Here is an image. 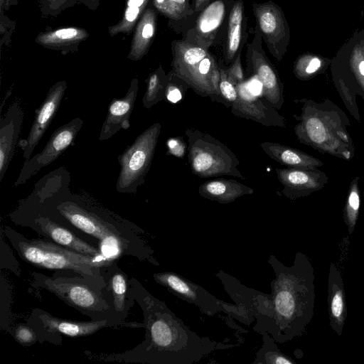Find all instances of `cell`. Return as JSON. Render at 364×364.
I'll return each instance as SVG.
<instances>
[{
	"mask_svg": "<svg viewBox=\"0 0 364 364\" xmlns=\"http://www.w3.org/2000/svg\"><path fill=\"white\" fill-rule=\"evenodd\" d=\"M70 176L60 166L43 176L10 215L37 213L66 227L97 247L107 258L133 257L159 266L144 230L85 196L73 193Z\"/></svg>",
	"mask_w": 364,
	"mask_h": 364,
	"instance_id": "6da1fadb",
	"label": "cell"
},
{
	"mask_svg": "<svg viewBox=\"0 0 364 364\" xmlns=\"http://www.w3.org/2000/svg\"><path fill=\"white\" fill-rule=\"evenodd\" d=\"M130 292L142 310L145 338L135 348L122 353L99 354L98 360L148 364H192L217 350L233 346L200 337L134 277Z\"/></svg>",
	"mask_w": 364,
	"mask_h": 364,
	"instance_id": "7a4b0ae2",
	"label": "cell"
},
{
	"mask_svg": "<svg viewBox=\"0 0 364 364\" xmlns=\"http://www.w3.org/2000/svg\"><path fill=\"white\" fill-rule=\"evenodd\" d=\"M267 262L275 278L271 282L269 317L264 331L283 343L301 336L314 316V269L309 257L297 252L291 267L271 255Z\"/></svg>",
	"mask_w": 364,
	"mask_h": 364,
	"instance_id": "3957f363",
	"label": "cell"
},
{
	"mask_svg": "<svg viewBox=\"0 0 364 364\" xmlns=\"http://www.w3.org/2000/svg\"><path fill=\"white\" fill-rule=\"evenodd\" d=\"M4 235L17 255L37 268L77 274L106 287L101 267L112 259H100L62 247L44 238H28L5 226Z\"/></svg>",
	"mask_w": 364,
	"mask_h": 364,
	"instance_id": "277c9868",
	"label": "cell"
},
{
	"mask_svg": "<svg viewBox=\"0 0 364 364\" xmlns=\"http://www.w3.org/2000/svg\"><path fill=\"white\" fill-rule=\"evenodd\" d=\"M31 286L46 289L70 306L94 321H109L116 328L111 307L107 301L105 287L77 274L55 272L51 276L31 273Z\"/></svg>",
	"mask_w": 364,
	"mask_h": 364,
	"instance_id": "5b68a950",
	"label": "cell"
},
{
	"mask_svg": "<svg viewBox=\"0 0 364 364\" xmlns=\"http://www.w3.org/2000/svg\"><path fill=\"white\" fill-rule=\"evenodd\" d=\"M188 138V159L192 173L200 178L230 176L245 179L237 168L240 161L223 143L210 134L193 128L185 132Z\"/></svg>",
	"mask_w": 364,
	"mask_h": 364,
	"instance_id": "8992f818",
	"label": "cell"
},
{
	"mask_svg": "<svg viewBox=\"0 0 364 364\" xmlns=\"http://www.w3.org/2000/svg\"><path fill=\"white\" fill-rule=\"evenodd\" d=\"M171 50L172 69L169 73L185 82L196 94L218 101L210 77L218 64L209 48L181 39L172 42Z\"/></svg>",
	"mask_w": 364,
	"mask_h": 364,
	"instance_id": "52a82bcc",
	"label": "cell"
},
{
	"mask_svg": "<svg viewBox=\"0 0 364 364\" xmlns=\"http://www.w3.org/2000/svg\"><path fill=\"white\" fill-rule=\"evenodd\" d=\"M161 125L156 122L142 132L118 156L120 170L116 190L121 193H136L139 186L144 183L145 178L151 168Z\"/></svg>",
	"mask_w": 364,
	"mask_h": 364,
	"instance_id": "ba28073f",
	"label": "cell"
},
{
	"mask_svg": "<svg viewBox=\"0 0 364 364\" xmlns=\"http://www.w3.org/2000/svg\"><path fill=\"white\" fill-rule=\"evenodd\" d=\"M153 278L168 291L196 305L206 315L213 316L223 312L245 324L250 325L252 323L245 311L237 304L228 303L216 298L208 290L178 273L170 271L157 272L153 274Z\"/></svg>",
	"mask_w": 364,
	"mask_h": 364,
	"instance_id": "9c48e42d",
	"label": "cell"
},
{
	"mask_svg": "<svg viewBox=\"0 0 364 364\" xmlns=\"http://www.w3.org/2000/svg\"><path fill=\"white\" fill-rule=\"evenodd\" d=\"M235 0H212L200 12L182 24L176 32L182 39L209 48L216 44L227 29L228 16Z\"/></svg>",
	"mask_w": 364,
	"mask_h": 364,
	"instance_id": "30bf717a",
	"label": "cell"
},
{
	"mask_svg": "<svg viewBox=\"0 0 364 364\" xmlns=\"http://www.w3.org/2000/svg\"><path fill=\"white\" fill-rule=\"evenodd\" d=\"M27 323L35 331L38 341L60 346L63 336L77 338L94 334L103 328H113L107 320L77 321L56 317L39 308L33 309Z\"/></svg>",
	"mask_w": 364,
	"mask_h": 364,
	"instance_id": "8fae6325",
	"label": "cell"
},
{
	"mask_svg": "<svg viewBox=\"0 0 364 364\" xmlns=\"http://www.w3.org/2000/svg\"><path fill=\"white\" fill-rule=\"evenodd\" d=\"M9 218L14 224L29 228L43 238L72 251L100 259H109L105 257L97 247L47 216L37 213H27L9 215Z\"/></svg>",
	"mask_w": 364,
	"mask_h": 364,
	"instance_id": "7c38bea8",
	"label": "cell"
},
{
	"mask_svg": "<svg viewBox=\"0 0 364 364\" xmlns=\"http://www.w3.org/2000/svg\"><path fill=\"white\" fill-rule=\"evenodd\" d=\"M82 125L83 120L80 117H75L57 128L43 149L38 154L24 161L14 186L25 184L43 167L58 158L70 146L73 144Z\"/></svg>",
	"mask_w": 364,
	"mask_h": 364,
	"instance_id": "4fadbf2b",
	"label": "cell"
},
{
	"mask_svg": "<svg viewBox=\"0 0 364 364\" xmlns=\"http://www.w3.org/2000/svg\"><path fill=\"white\" fill-rule=\"evenodd\" d=\"M252 11L262 41L269 53L277 60L285 54L289 39V30L284 13L273 1L253 3Z\"/></svg>",
	"mask_w": 364,
	"mask_h": 364,
	"instance_id": "5bb4252c",
	"label": "cell"
},
{
	"mask_svg": "<svg viewBox=\"0 0 364 364\" xmlns=\"http://www.w3.org/2000/svg\"><path fill=\"white\" fill-rule=\"evenodd\" d=\"M215 276L235 304L245 311L252 322L256 320L253 330L259 333L264 332L269 317L270 294L245 286L223 270L216 272Z\"/></svg>",
	"mask_w": 364,
	"mask_h": 364,
	"instance_id": "9a60e30c",
	"label": "cell"
},
{
	"mask_svg": "<svg viewBox=\"0 0 364 364\" xmlns=\"http://www.w3.org/2000/svg\"><path fill=\"white\" fill-rule=\"evenodd\" d=\"M262 38L255 27L246 53L247 71L259 80L265 100L274 108L282 104V87L277 72L262 48Z\"/></svg>",
	"mask_w": 364,
	"mask_h": 364,
	"instance_id": "2e32d148",
	"label": "cell"
},
{
	"mask_svg": "<svg viewBox=\"0 0 364 364\" xmlns=\"http://www.w3.org/2000/svg\"><path fill=\"white\" fill-rule=\"evenodd\" d=\"M106 287L103 293L109 304L117 328L123 326L135 300L130 292L129 279L115 259L101 267Z\"/></svg>",
	"mask_w": 364,
	"mask_h": 364,
	"instance_id": "e0dca14e",
	"label": "cell"
},
{
	"mask_svg": "<svg viewBox=\"0 0 364 364\" xmlns=\"http://www.w3.org/2000/svg\"><path fill=\"white\" fill-rule=\"evenodd\" d=\"M66 88L67 83L65 81H60L49 89L44 101L36 111V117L27 138L18 140L17 146L22 150L25 161L31 158L35 148L51 124L63 100Z\"/></svg>",
	"mask_w": 364,
	"mask_h": 364,
	"instance_id": "ac0fdd59",
	"label": "cell"
},
{
	"mask_svg": "<svg viewBox=\"0 0 364 364\" xmlns=\"http://www.w3.org/2000/svg\"><path fill=\"white\" fill-rule=\"evenodd\" d=\"M235 87L237 94L230 103L232 114L266 127L282 126L281 116L267 100L252 95L245 82Z\"/></svg>",
	"mask_w": 364,
	"mask_h": 364,
	"instance_id": "d6986e66",
	"label": "cell"
},
{
	"mask_svg": "<svg viewBox=\"0 0 364 364\" xmlns=\"http://www.w3.org/2000/svg\"><path fill=\"white\" fill-rule=\"evenodd\" d=\"M23 120V109L16 99L0 119V181L2 182L18 144Z\"/></svg>",
	"mask_w": 364,
	"mask_h": 364,
	"instance_id": "ffe728a7",
	"label": "cell"
},
{
	"mask_svg": "<svg viewBox=\"0 0 364 364\" xmlns=\"http://www.w3.org/2000/svg\"><path fill=\"white\" fill-rule=\"evenodd\" d=\"M138 93V80L134 79L122 98H114L109 104L106 118L101 127L99 141L112 138L121 129L130 127V117Z\"/></svg>",
	"mask_w": 364,
	"mask_h": 364,
	"instance_id": "44dd1931",
	"label": "cell"
},
{
	"mask_svg": "<svg viewBox=\"0 0 364 364\" xmlns=\"http://www.w3.org/2000/svg\"><path fill=\"white\" fill-rule=\"evenodd\" d=\"M327 302L329 326L337 336H341L347 317V303L343 277L333 262L329 266Z\"/></svg>",
	"mask_w": 364,
	"mask_h": 364,
	"instance_id": "7402d4cb",
	"label": "cell"
},
{
	"mask_svg": "<svg viewBox=\"0 0 364 364\" xmlns=\"http://www.w3.org/2000/svg\"><path fill=\"white\" fill-rule=\"evenodd\" d=\"M247 23L245 14L243 0H235L230 10L226 29V38L224 48L225 61L231 64L242 48L247 40Z\"/></svg>",
	"mask_w": 364,
	"mask_h": 364,
	"instance_id": "603a6c76",
	"label": "cell"
},
{
	"mask_svg": "<svg viewBox=\"0 0 364 364\" xmlns=\"http://www.w3.org/2000/svg\"><path fill=\"white\" fill-rule=\"evenodd\" d=\"M254 190L233 179L218 178L203 183L198 193L204 198L219 203H230L245 195L253 193Z\"/></svg>",
	"mask_w": 364,
	"mask_h": 364,
	"instance_id": "cb8c5ba5",
	"label": "cell"
},
{
	"mask_svg": "<svg viewBox=\"0 0 364 364\" xmlns=\"http://www.w3.org/2000/svg\"><path fill=\"white\" fill-rule=\"evenodd\" d=\"M156 15L154 10L149 9L144 14L134 41L131 58H141L146 52L156 31Z\"/></svg>",
	"mask_w": 364,
	"mask_h": 364,
	"instance_id": "d4e9b609",
	"label": "cell"
},
{
	"mask_svg": "<svg viewBox=\"0 0 364 364\" xmlns=\"http://www.w3.org/2000/svg\"><path fill=\"white\" fill-rule=\"evenodd\" d=\"M168 82V76L161 66L149 75L142 98V104L145 108H151L166 99Z\"/></svg>",
	"mask_w": 364,
	"mask_h": 364,
	"instance_id": "484cf974",
	"label": "cell"
},
{
	"mask_svg": "<svg viewBox=\"0 0 364 364\" xmlns=\"http://www.w3.org/2000/svg\"><path fill=\"white\" fill-rule=\"evenodd\" d=\"M153 2L156 9L176 26L187 21L193 15L190 0H154Z\"/></svg>",
	"mask_w": 364,
	"mask_h": 364,
	"instance_id": "4316f807",
	"label": "cell"
},
{
	"mask_svg": "<svg viewBox=\"0 0 364 364\" xmlns=\"http://www.w3.org/2000/svg\"><path fill=\"white\" fill-rule=\"evenodd\" d=\"M260 334L263 344L257 352L253 364H296L291 358L280 351L272 336L266 331Z\"/></svg>",
	"mask_w": 364,
	"mask_h": 364,
	"instance_id": "83f0119b",
	"label": "cell"
},
{
	"mask_svg": "<svg viewBox=\"0 0 364 364\" xmlns=\"http://www.w3.org/2000/svg\"><path fill=\"white\" fill-rule=\"evenodd\" d=\"M85 36V32L75 28H65L43 35L39 41L43 44L63 43L79 40Z\"/></svg>",
	"mask_w": 364,
	"mask_h": 364,
	"instance_id": "f1b7e54d",
	"label": "cell"
},
{
	"mask_svg": "<svg viewBox=\"0 0 364 364\" xmlns=\"http://www.w3.org/2000/svg\"><path fill=\"white\" fill-rule=\"evenodd\" d=\"M10 333L19 344L24 347H30L38 341L35 331L27 323L16 324L11 328Z\"/></svg>",
	"mask_w": 364,
	"mask_h": 364,
	"instance_id": "f546056e",
	"label": "cell"
},
{
	"mask_svg": "<svg viewBox=\"0 0 364 364\" xmlns=\"http://www.w3.org/2000/svg\"><path fill=\"white\" fill-rule=\"evenodd\" d=\"M168 82L166 87V99L172 103H176L182 98V91L184 85L187 84L183 80L168 74Z\"/></svg>",
	"mask_w": 364,
	"mask_h": 364,
	"instance_id": "4dcf8cb0",
	"label": "cell"
},
{
	"mask_svg": "<svg viewBox=\"0 0 364 364\" xmlns=\"http://www.w3.org/2000/svg\"><path fill=\"white\" fill-rule=\"evenodd\" d=\"M306 132L316 143H321L326 139V131L322 122L316 118H310L306 123Z\"/></svg>",
	"mask_w": 364,
	"mask_h": 364,
	"instance_id": "1f68e13d",
	"label": "cell"
},
{
	"mask_svg": "<svg viewBox=\"0 0 364 364\" xmlns=\"http://www.w3.org/2000/svg\"><path fill=\"white\" fill-rule=\"evenodd\" d=\"M241 55L242 53L238 54L230 66L226 69L228 78L235 86L245 82V77L241 63Z\"/></svg>",
	"mask_w": 364,
	"mask_h": 364,
	"instance_id": "d6a6232c",
	"label": "cell"
},
{
	"mask_svg": "<svg viewBox=\"0 0 364 364\" xmlns=\"http://www.w3.org/2000/svg\"><path fill=\"white\" fill-rule=\"evenodd\" d=\"M212 0H193L191 2V6L193 11V15L191 18L200 12Z\"/></svg>",
	"mask_w": 364,
	"mask_h": 364,
	"instance_id": "836d02e7",
	"label": "cell"
},
{
	"mask_svg": "<svg viewBox=\"0 0 364 364\" xmlns=\"http://www.w3.org/2000/svg\"><path fill=\"white\" fill-rule=\"evenodd\" d=\"M321 62L318 58H313L306 68L307 73H313L320 67Z\"/></svg>",
	"mask_w": 364,
	"mask_h": 364,
	"instance_id": "e575fe53",
	"label": "cell"
},
{
	"mask_svg": "<svg viewBox=\"0 0 364 364\" xmlns=\"http://www.w3.org/2000/svg\"><path fill=\"white\" fill-rule=\"evenodd\" d=\"M359 70L360 73L364 75V61H362L359 65Z\"/></svg>",
	"mask_w": 364,
	"mask_h": 364,
	"instance_id": "d590c367",
	"label": "cell"
}]
</instances>
